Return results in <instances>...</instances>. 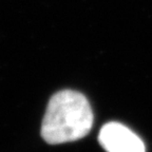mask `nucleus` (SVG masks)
Segmentation results:
<instances>
[{"label":"nucleus","mask_w":152,"mask_h":152,"mask_svg":"<svg viewBox=\"0 0 152 152\" xmlns=\"http://www.w3.org/2000/svg\"><path fill=\"white\" fill-rule=\"evenodd\" d=\"M93 125L88 99L72 90L57 92L51 97L41 125V135L49 144H62L85 137Z\"/></svg>","instance_id":"obj_1"},{"label":"nucleus","mask_w":152,"mask_h":152,"mask_svg":"<svg viewBox=\"0 0 152 152\" xmlns=\"http://www.w3.org/2000/svg\"><path fill=\"white\" fill-rule=\"evenodd\" d=\"M102 147L107 152H145L142 140L128 127L116 121L106 124L98 135Z\"/></svg>","instance_id":"obj_2"}]
</instances>
